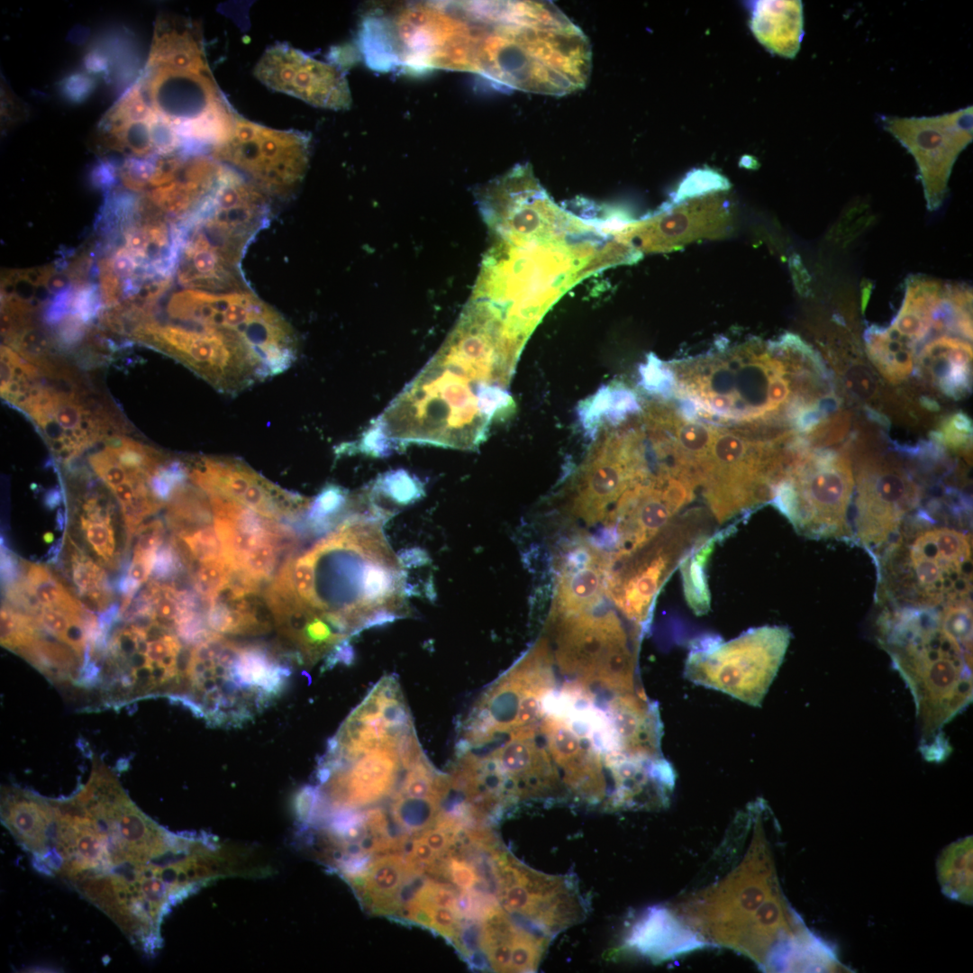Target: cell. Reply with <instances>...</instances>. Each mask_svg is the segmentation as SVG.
I'll list each match as a JSON object with an SVG mask.
<instances>
[{"label":"cell","instance_id":"d6a6232c","mask_svg":"<svg viewBox=\"0 0 973 973\" xmlns=\"http://www.w3.org/2000/svg\"><path fill=\"white\" fill-rule=\"evenodd\" d=\"M65 541L69 551L68 576L76 587L77 596L97 590H114L101 566L86 555L69 536L65 535Z\"/></svg>","mask_w":973,"mask_h":973},{"label":"cell","instance_id":"ab89813d","mask_svg":"<svg viewBox=\"0 0 973 973\" xmlns=\"http://www.w3.org/2000/svg\"><path fill=\"white\" fill-rule=\"evenodd\" d=\"M164 524L161 519L144 521L136 530L137 541L133 553H153L163 543ZM134 537V536H133Z\"/></svg>","mask_w":973,"mask_h":973},{"label":"cell","instance_id":"74e56055","mask_svg":"<svg viewBox=\"0 0 973 973\" xmlns=\"http://www.w3.org/2000/svg\"><path fill=\"white\" fill-rule=\"evenodd\" d=\"M228 571L224 559L200 564L191 576L193 588L209 601L225 584Z\"/></svg>","mask_w":973,"mask_h":973},{"label":"cell","instance_id":"5b68a950","mask_svg":"<svg viewBox=\"0 0 973 973\" xmlns=\"http://www.w3.org/2000/svg\"><path fill=\"white\" fill-rule=\"evenodd\" d=\"M754 831L742 860L676 914L703 941L735 949L768 969L807 928L783 896L761 821Z\"/></svg>","mask_w":973,"mask_h":973},{"label":"cell","instance_id":"30bf717a","mask_svg":"<svg viewBox=\"0 0 973 973\" xmlns=\"http://www.w3.org/2000/svg\"><path fill=\"white\" fill-rule=\"evenodd\" d=\"M788 628H751L729 641L700 639L687 655L684 674L691 682L759 706L784 659Z\"/></svg>","mask_w":973,"mask_h":973},{"label":"cell","instance_id":"8992f818","mask_svg":"<svg viewBox=\"0 0 973 973\" xmlns=\"http://www.w3.org/2000/svg\"><path fill=\"white\" fill-rule=\"evenodd\" d=\"M384 523L369 512L356 513L309 550L310 609L342 620L352 636L409 613L403 568L384 535Z\"/></svg>","mask_w":973,"mask_h":973},{"label":"cell","instance_id":"1f68e13d","mask_svg":"<svg viewBox=\"0 0 973 973\" xmlns=\"http://www.w3.org/2000/svg\"><path fill=\"white\" fill-rule=\"evenodd\" d=\"M442 797L433 794L425 797H411L396 794L391 807L396 823L409 832L428 829L435 823Z\"/></svg>","mask_w":973,"mask_h":973},{"label":"cell","instance_id":"277c9868","mask_svg":"<svg viewBox=\"0 0 973 973\" xmlns=\"http://www.w3.org/2000/svg\"><path fill=\"white\" fill-rule=\"evenodd\" d=\"M971 605L939 609L890 607L878 621V640L914 695L927 760L944 759L942 728L972 698Z\"/></svg>","mask_w":973,"mask_h":973},{"label":"cell","instance_id":"83f0119b","mask_svg":"<svg viewBox=\"0 0 973 973\" xmlns=\"http://www.w3.org/2000/svg\"><path fill=\"white\" fill-rule=\"evenodd\" d=\"M864 342L869 360L889 382L905 381L914 371L916 350L889 335L884 326L869 325Z\"/></svg>","mask_w":973,"mask_h":973},{"label":"cell","instance_id":"7a4b0ae2","mask_svg":"<svg viewBox=\"0 0 973 973\" xmlns=\"http://www.w3.org/2000/svg\"><path fill=\"white\" fill-rule=\"evenodd\" d=\"M666 366L670 396L688 412L754 426L793 429L830 393L823 360L792 334L759 350H740Z\"/></svg>","mask_w":973,"mask_h":973},{"label":"cell","instance_id":"7402d4cb","mask_svg":"<svg viewBox=\"0 0 973 973\" xmlns=\"http://www.w3.org/2000/svg\"><path fill=\"white\" fill-rule=\"evenodd\" d=\"M704 941L671 910L654 906L631 925L624 946L654 961L663 960L696 947Z\"/></svg>","mask_w":973,"mask_h":973},{"label":"cell","instance_id":"60d3db41","mask_svg":"<svg viewBox=\"0 0 973 973\" xmlns=\"http://www.w3.org/2000/svg\"><path fill=\"white\" fill-rule=\"evenodd\" d=\"M396 750L400 763L407 769L415 766L424 758L414 729L400 738Z\"/></svg>","mask_w":973,"mask_h":973},{"label":"cell","instance_id":"d6986e66","mask_svg":"<svg viewBox=\"0 0 973 973\" xmlns=\"http://www.w3.org/2000/svg\"><path fill=\"white\" fill-rule=\"evenodd\" d=\"M255 76L268 87L316 107L344 110L351 105L348 81L341 68L278 43L266 50Z\"/></svg>","mask_w":973,"mask_h":973},{"label":"cell","instance_id":"836d02e7","mask_svg":"<svg viewBox=\"0 0 973 973\" xmlns=\"http://www.w3.org/2000/svg\"><path fill=\"white\" fill-rule=\"evenodd\" d=\"M399 445L390 437L381 416L372 420L359 438L340 446L338 454L361 453L375 458L390 456Z\"/></svg>","mask_w":973,"mask_h":973},{"label":"cell","instance_id":"7c38bea8","mask_svg":"<svg viewBox=\"0 0 973 973\" xmlns=\"http://www.w3.org/2000/svg\"><path fill=\"white\" fill-rule=\"evenodd\" d=\"M559 616L555 659L562 674L613 694L637 687V648L614 612Z\"/></svg>","mask_w":973,"mask_h":973},{"label":"cell","instance_id":"d590c367","mask_svg":"<svg viewBox=\"0 0 973 973\" xmlns=\"http://www.w3.org/2000/svg\"><path fill=\"white\" fill-rule=\"evenodd\" d=\"M279 540H268L256 546L246 556L241 568L260 583L270 580L282 551Z\"/></svg>","mask_w":973,"mask_h":973},{"label":"cell","instance_id":"ac0fdd59","mask_svg":"<svg viewBox=\"0 0 973 973\" xmlns=\"http://www.w3.org/2000/svg\"><path fill=\"white\" fill-rule=\"evenodd\" d=\"M40 377L25 381L10 403L32 418L57 459L67 464L105 437L111 428L110 418L77 393L43 385Z\"/></svg>","mask_w":973,"mask_h":973},{"label":"cell","instance_id":"bcb514c9","mask_svg":"<svg viewBox=\"0 0 973 973\" xmlns=\"http://www.w3.org/2000/svg\"><path fill=\"white\" fill-rule=\"evenodd\" d=\"M60 501L61 495L60 492L57 489L49 492L45 498V504L50 509H53L55 506H57L60 503Z\"/></svg>","mask_w":973,"mask_h":973},{"label":"cell","instance_id":"2e32d148","mask_svg":"<svg viewBox=\"0 0 973 973\" xmlns=\"http://www.w3.org/2000/svg\"><path fill=\"white\" fill-rule=\"evenodd\" d=\"M883 128L914 157L926 206L937 210L946 198L959 155L973 140V107L935 116H883Z\"/></svg>","mask_w":973,"mask_h":973},{"label":"cell","instance_id":"3957f363","mask_svg":"<svg viewBox=\"0 0 973 973\" xmlns=\"http://www.w3.org/2000/svg\"><path fill=\"white\" fill-rule=\"evenodd\" d=\"M468 72L507 87L564 95L586 86L592 52L581 29L539 1H466Z\"/></svg>","mask_w":973,"mask_h":973},{"label":"cell","instance_id":"8d00e7d4","mask_svg":"<svg viewBox=\"0 0 973 973\" xmlns=\"http://www.w3.org/2000/svg\"><path fill=\"white\" fill-rule=\"evenodd\" d=\"M178 536L186 542L193 559L199 565L224 559L220 541L211 524Z\"/></svg>","mask_w":973,"mask_h":973},{"label":"cell","instance_id":"d4e9b609","mask_svg":"<svg viewBox=\"0 0 973 973\" xmlns=\"http://www.w3.org/2000/svg\"><path fill=\"white\" fill-rule=\"evenodd\" d=\"M641 410V405L632 390L612 383L580 403L577 415L586 434L594 441L601 429L620 425Z\"/></svg>","mask_w":973,"mask_h":973},{"label":"cell","instance_id":"7bdbcfd3","mask_svg":"<svg viewBox=\"0 0 973 973\" xmlns=\"http://www.w3.org/2000/svg\"><path fill=\"white\" fill-rule=\"evenodd\" d=\"M102 847L98 840L87 834L81 836L77 841V850L85 859V863L96 864V860L105 858V849Z\"/></svg>","mask_w":973,"mask_h":973},{"label":"cell","instance_id":"5bb4252c","mask_svg":"<svg viewBox=\"0 0 973 973\" xmlns=\"http://www.w3.org/2000/svg\"><path fill=\"white\" fill-rule=\"evenodd\" d=\"M309 151L307 134L271 129L236 114L232 131L211 153L266 195L286 196L304 178Z\"/></svg>","mask_w":973,"mask_h":973},{"label":"cell","instance_id":"f35d334b","mask_svg":"<svg viewBox=\"0 0 973 973\" xmlns=\"http://www.w3.org/2000/svg\"><path fill=\"white\" fill-rule=\"evenodd\" d=\"M185 565L169 541L156 550L150 576L157 581L176 580L184 574Z\"/></svg>","mask_w":973,"mask_h":973},{"label":"cell","instance_id":"7dc6e473","mask_svg":"<svg viewBox=\"0 0 973 973\" xmlns=\"http://www.w3.org/2000/svg\"><path fill=\"white\" fill-rule=\"evenodd\" d=\"M66 515L63 514L61 510H59L57 514V529L62 531L65 526Z\"/></svg>","mask_w":973,"mask_h":973},{"label":"cell","instance_id":"52a82bcc","mask_svg":"<svg viewBox=\"0 0 973 973\" xmlns=\"http://www.w3.org/2000/svg\"><path fill=\"white\" fill-rule=\"evenodd\" d=\"M964 508L947 516L932 501L905 520L875 557L879 598L890 607L919 609L971 603L972 539Z\"/></svg>","mask_w":973,"mask_h":973},{"label":"cell","instance_id":"4316f807","mask_svg":"<svg viewBox=\"0 0 973 973\" xmlns=\"http://www.w3.org/2000/svg\"><path fill=\"white\" fill-rule=\"evenodd\" d=\"M370 505L384 520L424 496V483L404 468L379 475L365 489Z\"/></svg>","mask_w":973,"mask_h":973},{"label":"cell","instance_id":"f546056e","mask_svg":"<svg viewBox=\"0 0 973 973\" xmlns=\"http://www.w3.org/2000/svg\"><path fill=\"white\" fill-rule=\"evenodd\" d=\"M972 836L959 839L944 848L936 863L941 892L949 898L972 904Z\"/></svg>","mask_w":973,"mask_h":973},{"label":"cell","instance_id":"4dcf8cb0","mask_svg":"<svg viewBox=\"0 0 973 973\" xmlns=\"http://www.w3.org/2000/svg\"><path fill=\"white\" fill-rule=\"evenodd\" d=\"M21 564L24 577L43 607L56 608L74 614L85 611L81 602L73 597L46 567L24 561Z\"/></svg>","mask_w":973,"mask_h":973},{"label":"cell","instance_id":"484cf974","mask_svg":"<svg viewBox=\"0 0 973 973\" xmlns=\"http://www.w3.org/2000/svg\"><path fill=\"white\" fill-rule=\"evenodd\" d=\"M422 870L397 854L384 855L370 863L363 879L364 894L376 912H392L399 908L404 886Z\"/></svg>","mask_w":973,"mask_h":973},{"label":"cell","instance_id":"b9f144b4","mask_svg":"<svg viewBox=\"0 0 973 973\" xmlns=\"http://www.w3.org/2000/svg\"><path fill=\"white\" fill-rule=\"evenodd\" d=\"M1 543V581L5 587L14 584L23 575L22 565L16 556L7 549L2 540Z\"/></svg>","mask_w":973,"mask_h":973},{"label":"cell","instance_id":"ee69618b","mask_svg":"<svg viewBox=\"0 0 973 973\" xmlns=\"http://www.w3.org/2000/svg\"><path fill=\"white\" fill-rule=\"evenodd\" d=\"M354 659V650L349 640L338 644L324 659L323 669H330L341 663L350 665Z\"/></svg>","mask_w":973,"mask_h":973},{"label":"cell","instance_id":"9c48e42d","mask_svg":"<svg viewBox=\"0 0 973 973\" xmlns=\"http://www.w3.org/2000/svg\"><path fill=\"white\" fill-rule=\"evenodd\" d=\"M854 485L846 450L806 444L787 464L770 503L805 537L850 541Z\"/></svg>","mask_w":973,"mask_h":973},{"label":"cell","instance_id":"c3c4849f","mask_svg":"<svg viewBox=\"0 0 973 973\" xmlns=\"http://www.w3.org/2000/svg\"><path fill=\"white\" fill-rule=\"evenodd\" d=\"M52 538H53V536H52V534H51V533H50V532L44 535V540H45L46 541H48V542L51 541H52Z\"/></svg>","mask_w":973,"mask_h":973},{"label":"cell","instance_id":"ffe728a7","mask_svg":"<svg viewBox=\"0 0 973 973\" xmlns=\"http://www.w3.org/2000/svg\"><path fill=\"white\" fill-rule=\"evenodd\" d=\"M610 555L588 543L567 551L559 563L554 617L591 611L605 593Z\"/></svg>","mask_w":973,"mask_h":973},{"label":"cell","instance_id":"9a60e30c","mask_svg":"<svg viewBox=\"0 0 973 973\" xmlns=\"http://www.w3.org/2000/svg\"><path fill=\"white\" fill-rule=\"evenodd\" d=\"M851 540L874 558L894 538L920 500L912 476L891 462L867 459L854 475Z\"/></svg>","mask_w":973,"mask_h":973},{"label":"cell","instance_id":"e575fe53","mask_svg":"<svg viewBox=\"0 0 973 973\" xmlns=\"http://www.w3.org/2000/svg\"><path fill=\"white\" fill-rule=\"evenodd\" d=\"M930 441L950 450L968 455L972 442V423L963 412L954 413L942 419L930 433Z\"/></svg>","mask_w":973,"mask_h":973},{"label":"cell","instance_id":"44dd1931","mask_svg":"<svg viewBox=\"0 0 973 973\" xmlns=\"http://www.w3.org/2000/svg\"><path fill=\"white\" fill-rule=\"evenodd\" d=\"M914 372L944 396L961 399L971 389V341L953 333H931L917 351Z\"/></svg>","mask_w":973,"mask_h":973},{"label":"cell","instance_id":"e0dca14e","mask_svg":"<svg viewBox=\"0 0 973 973\" xmlns=\"http://www.w3.org/2000/svg\"><path fill=\"white\" fill-rule=\"evenodd\" d=\"M696 488L669 466L659 464L655 472L627 490L606 517L615 538L611 559L647 544L693 500Z\"/></svg>","mask_w":973,"mask_h":973},{"label":"cell","instance_id":"8fae6325","mask_svg":"<svg viewBox=\"0 0 973 973\" xmlns=\"http://www.w3.org/2000/svg\"><path fill=\"white\" fill-rule=\"evenodd\" d=\"M707 513L692 509L676 516L637 550L610 558L605 592L622 614L641 632L650 623L656 597L681 559L709 536Z\"/></svg>","mask_w":973,"mask_h":973},{"label":"cell","instance_id":"603a6c76","mask_svg":"<svg viewBox=\"0 0 973 973\" xmlns=\"http://www.w3.org/2000/svg\"><path fill=\"white\" fill-rule=\"evenodd\" d=\"M76 510L77 524L83 541L100 564L116 569L123 563L121 557L127 561L124 551L120 549L123 542L119 541V533H116L119 526H115L118 522L112 499L103 491L88 492L78 501Z\"/></svg>","mask_w":973,"mask_h":973},{"label":"cell","instance_id":"f1b7e54d","mask_svg":"<svg viewBox=\"0 0 973 973\" xmlns=\"http://www.w3.org/2000/svg\"><path fill=\"white\" fill-rule=\"evenodd\" d=\"M732 526L697 542L678 565L687 603L697 615L706 614L710 608L711 596L707 577L709 559L716 542L733 532Z\"/></svg>","mask_w":973,"mask_h":973},{"label":"cell","instance_id":"cb8c5ba5","mask_svg":"<svg viewBox=\"0 0 973 973\" xmlns=\"http://www.w3.org/2000/svg\"><path fill=\"white\" fill-rule=\"evenodd\" d=\"M751 29L770 51L794 58L803 37L801 1H759L752 13Z\"/></svg>","mask_w":973,"mask_h":973},{"label":"cell","instance_id":"6da1fadb","mask_svg":"<svg viewBox=\"0 0 973 973\" xmlns=\"http://www.w3.org/2000/svg\"><path fill=\"white\" fill-rule=\"evenodd\" d=\"M159 298L167 301L150 305L143 323L166 325L170 354L222 393H240L284 372L296 359L292 326L249 286L186 287Z\"/></svg>","mask_w":973,"mask_h":973},{"label":"cell","instance_id":"f6af8a7d","mask_svg":"<svg viewBox=\"0 0 973 973\" xmlns=\"http://www.w3.org/2000/svg\"><path fill=\"white\" fill-rule=\"evenodd\" d=\"M64 540H65V537H64V538H62V539H59V541H58L57 543H55V544H54V545H53V546H52V547H51V548L50 549V550H49V551H48V553H47V561H48V562H50V563H55V562H57V561H58V559H59V555H60V553H61V550H62L63 544H64V542H65V541H64Z\"/></svg>","mask_w":973,"mask_h":973},{"label":"cell","instance_id":"ba28073f","mask_svg":"<svg viewBox=\"0 0 973 973\" xmlns=\"http://www.w3.org/2000/svg\"><path fill=\"white\" fill-rule=\"evenodd\" d=\"M717 425L700 487L719 523L770 503L785 465L782 434L760 426Z\"/></svg>","mask_w":973,"mask_h":973},{"label":"cell","instance_id":"4fadbf2b","mask_svg":"<svg viewBox=\"0 0 973 973\" xmlns=\"http://www.w3.org/2000/svg\"><path fill=\"white\" fill-rule=\"evenodd\" d=\"M629 419L601 429L579 468L571 510L588 524L606 518L622 496L652 471L640 415Z\"/></svg>","mask_w":973,"mask_h":973}]
</instances>
